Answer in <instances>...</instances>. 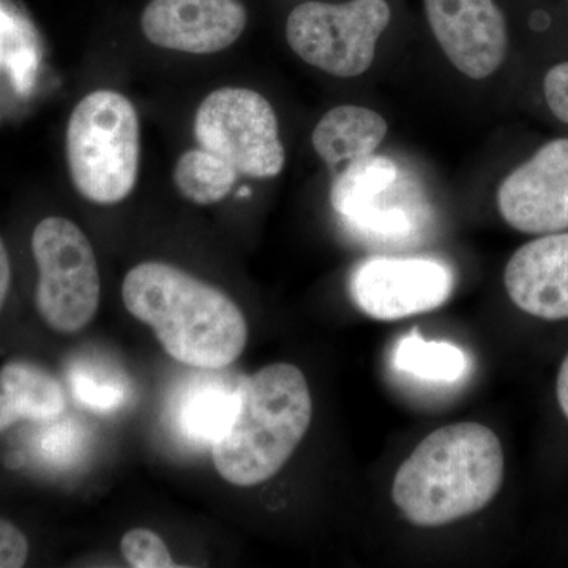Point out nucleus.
<instances>
[{"label":"nucleus","instance_id":"1","mask_svg":"<svg viewBox=\"0 0 568 568\" xmlns=\"http://www.w3.org/2000/svg\"><path fill=\"white\" fill-rule=\"evenodd\" d=\"M122 298L168 355L193 368H226L248 342V324L233 298L175 265L138 264L123 280Z\"/></svg>","mask_w":568,"mask_h":568},{"label":"nucleus","instance_id":"2","mask_svg":"<svg viewBox=\"0 0 568 568\" xmlns=\"http://www.w3.org/2000/svg\"><path fill=\"white\" fill-rule=\"evenodd\" d=\"M504 469L503 444L488 426H443L398 467L392 499L414 526L439 528L484 510L503 487Z\"/></svg>","mask_w":568,"mask_h":568},{"label":"nucleus","instance_id":"3","mask_svg":"<svg viewBox=\"0 0 568 568\" xmlns=\"http://www.w3.org/2000/svg\"><path fill=\"white\" fill-rule=\"evenodd\" d=\"M312 418V392L297 366L272 364L244 377L234 416L212 444L216 473L235 487L264 484L293 457Z\"/></svg>","mask_w":568,"mask_h":568},{"label":"nucleus","instance_id":"4","mask_svg":"<svg viewBox=\"0 0 568 568\" xmlns=\"http://www.w3.org/2000/svg\"><path fill=\"white\" fill-rule=\"evenodd\" d=\"M71 181L95 204L130 196L140 173V119L132 102L114 91H95L77 104L67 126Z\"/></svg>","mask_w":568,"mask_h":568},{"label":"nucleus","instance_id":"5","mask_svg":"<svg viewBox=\"0 0 568 568\" xmlns=\"http://www.w3.org/2000/svg\"><path fill=\"white\" fill-rule=\"evenodd\" d=\"M39 267L36 305L41 320L59 334L73 335L88 327L99 312V264L80 226L63 216H48L32 234Z\"/></svg>","mask_w":568,"mask_h":568},{"label":"nucleus","instance_id":"6","mask_svg":"<svg viewBox=\"0 0 568 568\" xmlns=\"http://www.w3.org/2000/svg\"><path fill=\"white\" fill-rule=\"evenodd\" d=\"M331 203L355 237L376 245L413 244L428 226V209L399 183V168L387 156L347 164L332 185Z\"/></svg>","mask_w":568,"mask_h":568},{"label":"nucleus","instance_id":"7","mask_svg":"<svg viewBox=\"0 0 568 568\" xmlns=\"http://www.w3.org/2000/svg\"><path fill=\"white\" fill-rule=\"evenodd\" d=\"M387 0L305 2L291 11L286 39L312 67L336 78H357L375 61L377 41L388 28Z\"/></svg>","mask_w":568,"mask_h":568},{"label":"nucleus","instance_id":"8","mask_svg":"<svg viewBox=\"0 0 568 568\" xmlns=\"http://www.w3.org/2000/svg\"><path fill=\"white\" fill-rule=\"evenodd\" d=\"M194 136L201 149L248 178H276L286 164L274 108L252 89L209 93L197 108Z\"/></svg>","mask_w":568,"mask_h":568},{"label":"nucleus","instance_id":"9","mask_svg":"<svg viewBox=\"0 0 568 568\" xmlns=\"http://www.w3.org/2000/svg\"><path fill=\"white\" fill-rule=\"evenodd\" d=\"M354 304L377 321H398L433 312L455 290L454 271L429 257H373L353 272Z\"/></svg>","mask_w":568,"mask_h":568},{"label":"nucleus","instance_id":"10","mask_svg":"<svg viewBox=\"0 0 568 568\" xmlns=\"http://www.w3.org/2000/svg\"><path fill=\"white\" fill-rule=\"evenodd\" d=\"M497 207L525 234L568 230V138L549 141L500 183Z\"/></svg>","mask_w":568,"mask_h":568},{"label":"nucleus","instance_id":"11","mask_svg":"<svg viewBox=\"0 0 568 568\" xmlns=\"http://www.w3.org/2000/svg\"><path fill=\"white\" fill-rule=\"evenodd\" d=\"M424 6L433 36L459 73L485 80L500 69L508 31L495 0H424Z\"/></svg>","mask_w":568,"mask_h":568},{"label":"nucleus","instance_id":"12","mask_svg":"<svg viewBox=\"0 0 568 568\" xmlns=\"http://www.w3.org/2000/svg\"><path fill=\"white\" fill-rule=\"evenodd\" d=\"M246 22L241 0H151L141 14L145 39L189 54L226 50L241 39Z\"/></svg>","mask_w":568,"mask_h":568},{"label":"nucleus","instance_id":"13","mask_svg":"<svg viewBox=\"0 0 568 568\" xmlns=\"http://www.w3.org/2000/svg\"><path fill=\"white\" fill-rule=\"evenodd\" d=\"M504 284L521 312L568 320V233L544 234L518 248L506 265Z\"/></svg>","mask_w":568,"mask_h":568},{"label":"nucleus","instance_id":"14","mask_svg":"<svg viewBox=\"0 0 568 568\" xmlns=\"http://www.w3.org/2000/svg\"><path fill=\"white\" fill-rule=\"evenodd\" d=\"M383 115L355 104H342L324 114L313 130V148L328 168L373 155L387 136Z\"/></svg>","mask_w":568,"mask_h":568},{"label":"nucleus","instance_id":"15","mask_svg":"<svg viewBox=\"0 0 568 568\" xmlns=\"http://www.w3.org/2000/svg\"><path fill=\"white\" fill-rule=\"evenodd\" d=\"M237 407V387L197 381L179 398L174 420L179 432L192 443L211 446L223 435Z\"/></svg>","mask_w":568,"mask_h":568},{"label":"nucleus","instance_id":"16","mask_svg":"<svg viewBox=\"0 0 568 568\" xmlns=\"http://www.w3.org/2000/svg\"><path fill=\"white\" fill-rule=\"evenodd\" d=\"M0 392H3L22 418L32 422L55 420L65 409V395L54 376L28 362H10L0 368Z\"/></svg>","mask_w":568,"mask_h":568},{"label":"nucleus","instance_id":"17","mask_svg":"<svg viewBox=\"0 0 568 568\" xmlns=\"http://www.w3.org/2000/svg\"><path fill=\"white\" fill-rule=\"evenodd\" d=\"M395 369L426 383L454 384L469 372V357L462 347L448 342L425 339L417 331L395 345Z\"/></svg>","mask_w":568,"mask_h":568},{"label":"nucleus","instance_id":"18","mask_svg":"<svg viewBox=\"0 0 568 568\" xmlns=\"http://www.w3.org/2000/svg\"><path fill=\"white\" fill-rule=\"evenodd\" d=\"M239 173L220 156L192 149L182 153L174 168V183L183 197L194 204L220 203L231 193Z\"/></svg>","mask_w":568,"mask_h":568},{"label":"nucleus","instance_id":"19","mask_svg":"<svg viewBox=\"0 0 568 568\" xmlns=\"http://www.w3.org/2000/svg\"><path fill=\"white\" fill-rule=\"evenodd\" d=\"M39 40L31 22L6 0H0V67L20 93L31 91L39 69Z\"/></svg>","mask_w":568,"mask_h":568},{"label":"nucleus","instance_id":"20","mask_svg":"<svg viewBox=\"0 0 568 568\" xmlns=\"http://www.w3.org/2000/svg\"><path fill=\"white\" fill-rule=\"evenodd\" d=\"M71 388L78 402L93 413L121 409L129 398V384L122 373L102 365L80 364L70 373Z\"/></svg>","mask_w":568,"mask_h":568},{"label":"nucleus","instance_id":"21","mask_svg":"<svg viewBox=\"0 0 568 568\" xmlns=\"http://www.w3.org/2000/svg\"><path fill=\"white\" fill-rule=\"evenodd\" d=\"M123 558L134 568H173L170 549L159 534L149 529L129 530L122 537Z\"/></svg>","mask_w":568,"mask_h":568},{"label":"nucleus","instance_id":"22","mask_svg":"<svg viewBox=\"0 0 568 568\" xmlns=\"http://www.w3.org/2000/svg\"><path fill=\"white\" fill-rule=\"evenodd\" d=\"M544 93L552 115L568 125V62L558 63L548 71Z\"/></svg>","mask_w":568,"mask_h":568},{"label":"nucleus","instance_id":"23","mask_svg":"<svg viewBox=\"0 0 568 568\" xmlns=\"http://www.w3.org/2000/svg\"><path fill=\"white\" fill-rule=\"evenodd\" d=\"M28 556V538L17 526L0 518V568H20Z\"/></svg>","mask_w":568,"mask_h":568},{"label":"nucleus","instance_id":"24","mask_svg":"<svg viewBox=\"0 0 568 568\" xmlns=\"http://www.w3.org/2000/svg\"><path fill=\"white\" fill-rule=\"evenodd\" d=\"M11 282L10 257L7 253L6 244L0 237V310L6 304L7 295H9Z\"/></svg>","mask_w":568,"mask_h":568},{"label":"nucleus","instance_id":"25","mask_svg":"<svg viewBox=\"0 0 568 568\" xmlns=\"http://www.w3.org/2000/svg\"><path fill=\"white\" fill-rule=\"evenodd\" d=\"M21 418L20 410L17 409L13 402L3 392H0V432L10 428Z\"/></svg>","mask_w":568,"mask_h":568},{"label":"nucleus","instance_id":"26","mask_svg":"<svg viewBox=\"0 0 568 568\" xmlns=\"http://www.w3.org/2000/svg\"><path fill=\"white\" fill-rule=\"evenodd\" d=\"M556 394H558V403L562 409L564 416L568 420V354L564 358L559 368L558 383H556Z\"/></svg>","mask_w":568,"mask_h":568}]
</instances>
